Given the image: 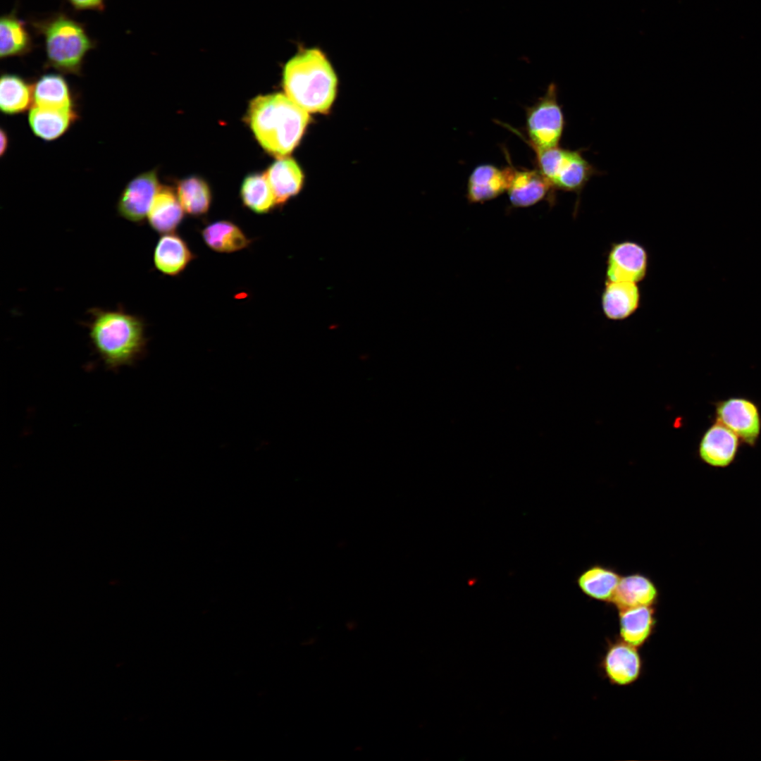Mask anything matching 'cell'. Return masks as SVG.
Masks as SVG:
<instances>
[{"label": "cell", "mask_w": 761, "mask_h": 761, "mask_svg": "<svg viewBox=\"0 0 761 761\" xmlns=\"http://www.w3.org/2000/svg\"><path fill=\"white\" fill-rule=\"evenodd\" d=\"M739 445V438L726 426L716 421L701 438L699 457L709 466L726 468L734 461Z\"/></svg>", "instance_id": "11"}, {"label": "cell", "mask_w": 761, "mask_h": 761, "mask_svg": "<svg viewBox=\"0 0 761 761\" xmlns=\"http://www.w3.org/2000/svg\"><path fill=\"white\" fill-rule=\"evenodd\" d=\"M33 103L32 85L19 75L4 73L0 80V109L4 114L16 115L28 110Z\"/></svg>", "instance_id": "24"}, {"label": "cell", "mask_w": 761, "mask_h": 761, "mask_svg": "<svg viewBox=\"0 0 761 761\" xmlns=\"http://www.w3.org/2000/svg\"><path fill=\"white\" fill-rule=\"evenodd\" d=\"M160 186L156 170L138 174L120 193L116 204L118 214L130 222H142Z\"/></svg>", "instance_id": "9"}, {"label": "cell", "mask_w": 761, "mask_h": 761, "mask_svg": "<svg viewBox=\"0 0 761 761\" xmlns=\"http://www.w3.org/2000/svg\"><path fill=\"white\" fill-rule=\"evenodd\" d=\"M34 106L49 109H73V94L68 82L59 74H46L32 85Z\"/></svg>", "instance_id": "22"}, {"label": "cell", "mask_w": 761, "mask_h": 761, "mask_svg": "<svg viewBox=\"0 0 761 761\" xmlns=\"http://www.w3.org/2000/svg\"><path fill=\"white\" fill-rule=\"evenodd\" d=\"M716 421L731 430L739 439L755 446L761 431V416L755 402L744 397H730L715 404Z\"/></svg>", "instance_id": "8"}, {"label": "cell", "mask_w": 761, "mask_h": 761, "mask_svg": "<svg viewBox=\"0 0 761 761\" xmlns=\"http://www.w3.org/2000/svg\"><path fill=\"white\" fill-rule=\"evenodd\" d=\"M621 577L616 569L596 564L581 572L576 582L588 598L611 603Z\"/></svg>", "instance_id": "20"}, {"label": "cell", "mask_w": 761, "mask_h": 761, "mask_svg": "<svg viewBox=\"0 0 761 761\" xmlns=\"http://www.w3.org/2000/svg\"><path fill=\"white\" fill-rule=\"evenodd\" d=\"M202 235L210 249L220 253L237 252L252 242L238 225L226 220L207 225L202 230Z\"/></svg>", "instance_id": "23"}, {"label": "cell", "mask_w": 761, "mask_h": 761, "mask_svg": "<svg viewBox=\"0 0 761 761\" xmlns=\"http://www.w3.org/2000/svg\"><path fill=\"white\" fill-rule=\"evenodd\" d=\"M555 189L538 170H517L512 167L507 193L512 206H531L539 202L550 198Z\"/></svg>", "instance_id": "13"}, {"label": "cell", "mask_w": 761, "mask_h": 761, "mask_svg": "<svg viewBox=\"0 0 761 761\" xmlns=\"http://www.w3.org/2000/svg\"><path fill=\"white\" fill-rule=\"evenodd\" d=\"M265 175L275 195L276 204L286 202L300 190L304 176L297 162L283 157L267 169Z\"/></svg>", "instance_id": "21"}, {"label": "cell", "mask_w": 761, "mask_h": 761, "mask_svg": "<svg viewBox=\"0 0 761 761\" xmlns=\"http://www.w3.org/2000/svg\"><path fill=\"white\" fill-rule=\"evenodd\" d=\"M32 25L44 37L47 66L80 75L85 56L94 47L83 25L63 13L35 21Z\"/></svg>", "instance_id": "4"}, {"label": "cell", "mask_w": 761, "mask_h": 761, "mask_svg": "<svg viewBox=\"0 0 761 761\" xmlns=\"http://www.w3.org/2000/svg\"><path fill=\"white\" fill-rule=\"evenodd\" d=\"M75 9L78 10H98L102 11L104 8V0H67Z\"/></svg>", "instance_id": "28"}, {"label": "cell", "mask_w": 761, "mask_h": 761, "mask_svg": "<svg viewBox=\"0 0 761 761\" xmlns=\"http://www.w3.org/2000/svg\"><path fill=\"white\" fill-rule=\"evenodd\" d=\"M526 131L532 147L550 148L559 146L566 121L557 99V88L550 84L545 94L527 109Z\"/></svg>", "instance_id": "6"}, {"label": "cell", "mask_w": 761, "mask_h": 761, "mask_svg": "<svg viewBox=\"0 0 761 761\" xmlns=\"http://www.w3.org/2000/svg\"><path fill=\"white\" fill-rule=\"evenodd\" d=\"M641 304V293L638 283L605 281L600 305L603 315L608 320H626L638 311Z\"/></svg>", "instance_id": "12"}, {"label": "cell", "mask_w": 761, "mask_h": 761, "mask_svg": "<svg viewBox=\"0 0 761 761\" xmlns=\"http://www.w3.org/2000/svg\"><path fill=\"white\" fill-rule=\"evenodd\" d=\"M32 47L31 37L24 23L15 13L2 16L0 20L1 58L26 54Z\"/></svg>", "instance_id": "25"}, {"label": "cell", "mask_w": 761, "mask_h": 761, "mask_svg": "<svg viewBox=\"0 0 761 761\" xmlns=\"http://www.w3.org/2000/svg\"><path fill=\"white\" fill-rule=\"evenodd\" d=\"M176 194L184 211L192 216L206 214L211 203V193L208 183L198 176L180 180Z\"/></svg>", "instance_id": "26"}, {"label": "cell", "mask_w": 761, "mask_h": 761, "mask_svg": "<svg viewBox=\"0 0 761 761\" xmlns=\"http://www.w3.org/2000/svg\"><path fill=\"white\" fill-rule=\"evenodd\" d=\"M194 257L186 242L173 233L163 234L154 252L156 269L171 276L180 274Z\"/></svg>", "instance_id": "17"}, {"label": "cell", "mask_w": 761, "mask_h": 761, "mask_svg": "<svg viewBox=\"0 0 761 761\" xmlns=\"http://www.w3.org/2000/svg\"><path fill=\"white\" fill-rule=\"evenodd\" d=\"M604 676L617 686L636 682L643 671V661L638 648L621 638L610 642L601 662Z\"/></svg>", "instance_id": "10"}, {"label": "cell", "mask_w": 761, "mask_h": 761, "mask_svg": "<svg viewBox=\"0 0 761 761\" xmlns=\"http://www.w3.org/2000/svg\"><path fill=\"white\" fill-rule=\"evenodd\" d=\"M649 254L641 243L625 240L611 244L606 256L605 280L640 283L647 277Z\"/></svg>", "instance_id": "7"}, {"label": "cell", "mask_w": 761, "mask_h": 761, "mask_svg": "<svg viewBox=\"0 0 761 761\" xmlns=\"http://www.w3.org/2000/svg\"><path fill=\"white\" fill-rule=\"evenodd\" d=\"M538 170L553 188L579 196L594 175L601 173L583 156V149L570 150L559 146L533 147Z\"/></svg>", "instance_id": "5"}, {"label": "cell", "mask_w": 761, "mask_h": 761, "mask_svg": "<svg viewBox=\"0 0 761 761\" xmlns=\"http://www.w3.org/2000/svg\"><path fill=\"white\" fill-rule=\"evenodd\" d=\"M286 95L308 113L326 112L337 92L338 78L326 53L312 47L299 50L283 70Z\"/></svg>", "instance_id": "2"}, {"label": "cell", "mask_w": 761, "mask_h": 761, "mask_svg": "<svg viewBox=\"0 0 761 761\" xmlns=\"http://www.w3.org/2000/svg\"><path fill=\"white\" fill-rule=\"evenodd\" d=\"M9 139L8 134L4 129L1 128L0 130V155L3 156L7 151L8 147Z\"/></svg>", "instance_id": "29"}, {"label": "cell", "mask_w": 761, "mask_h": 761, "mask_svg": "<svg viewBox=\"0 0 761 761\" xmlns=\"http://www.w3.org/2000/svg\"><path fill=\"white\" fill-rule=\"evenodd\" d=\"M654 606H639L619 610L620 638L637 648L652 636L656 616Z\"/></svg>", "instance_id": "18"}, {"label": "cell", "mask_w": 761, "mask_h": 761, "mask_svg": "<svg viewBox=\"0 0 761 761\" xmlns=\"http://www.w3.org/2000/svg\"><path fill=\"white\" fill-rule=\"evenodd\" d=\"M184 217L177 194L168 186H160L147 214L150 226L162 234L173 233Z\"/></svg>", "instance_id": "19"}, {"label": "cell", "mask_w": 761, "mask_h": 761, "mask_svg": "<svg viewBox=\"0 0 761 761\" xmlns=\"http://www.w3.org/2000/svg\"><path fill=\"white\" fill-rule=\"evenodd\" d=\"M75 109H49L33 106L28 114L32 132L45 141H53L63 134L78 119Z\"/></svg>", "instance_id": "16"}, {"label": "cell", "mask_w": 761, "mask_h": 761, "mask_svg": "<svg viewBox=\"0 0 761 761\" xmlns=\"http://www.w3.org/2000/svg\"><path fill=\"white\" fill-rule=\"evenodd\" d=\"M240 196L244 205L259 214L269 212L276 204L274 193L265 173L247 175L242 182Z\"/></svg>", "instance_id": "27"}, {"label": "cell", "mask_w": 761, "mask_h": 761, "mask_svg": "<svg viewBox=\"0 0 761 761\" xmlns=\"http://www.w3.org/2000/svg\"><path fill=\"white\" fill-rule=\"evenodd\" d=\"M247 123L260 145L285 157L297 146L309 123V113L281 93L259 95L249 104Z\"/></svg>", "instance_id": "1"}, {"label": "cell", "mask_w": 761, "mask_h": 761, "mask_svg": "<svg viewBox=\"0 0 761 761\" xmlns=\"http://www.w3.org/2000/svg\"><path fill=\"white\" fill-rule=\"evenodd\" d=\"M659 590L653 581L641 573L621 576L611 602L618 610L639 607L655 606Z\"/></svg>", "instance_id": "15"}, {"label": "cell", "mask_w": 761, "mask_h": 761, "mask_svg": "<svg viewBox=\"0 0 761 761\" xmlns=\"http://www.w3.org/2000/svg\"><path fill=\"white\" fill-rule=\"evenodd\" d=\"M90 312V340L108 369L133 365L145 354L144 324L140 317L123 310L94 308Z\"/></svg>", "instance_id": "3"}, {"label": "cell", "mask_w": 761, "mask_h": 761, "mask_svg": "<svg viewBox=\"0 0 761 761\" xmlns=\"http://www.w3.org/2000/svg\"><path fill=\"white\" fill-rule=\"evenodd\" d=\"M512 167L499 168L493 165L476 166L470 174L466 197L469 203H483L493 199L507 190Z\"/></svg>", "instance_id": "14"}]
</instances>
